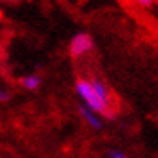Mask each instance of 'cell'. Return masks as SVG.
<instances>
[{
    "label": "cell",
    "instance_id": "cell-8",
    "mask_svg": "<svg viewBox=\"0 0 158 158\" xmlns=\"http://www.w3.org/2000/svg\"><path fill=\"white\" fill-rule=\"evenodd\" d=\"M140 6H145V8H147V6H150V5H152V2H150V0H139V2H137Z\"/></svg>",
    "mask_w": 158,
    "mask_h": 158
},
{
    "label": "cell",
    "instance_id": "cell-4",
    "mask_svg": "<svg viewBox=\"0 0 158 158\" xmlns=\"http://www.w3.org/2000/svg\"><path fill=\"white\" fill-rule=\"evenodd\" d=\"M77 110H79V113H81V116H82L85 121H87V123H89L92 127H94V129H102V127H103L102 121L97 118V114H95V113H92L89 108H85L84 105L77 106Z\"/></svg>",
    "mask_w": 158,
    "mask_h": 158
},
{
    "label": "cell",
    "instance_id": "cell-5",
    "mask_svg": "<svg viewBox=\"0 0 158 158\" xmlns=\"http://www.w3.org/2000/svg\"><path fill=\"white\" fill-rule=\"evenodd\" d=\"M40 82H42V79H40V76H37V74H27V76H24L23 79H21V85H23V87H26L27 90L39 89Z\"/></svg>",
    "mask_w": 158,
    "mask_h": 158
},
{
    "label": "cell",
    "instance_id": "cell-7",
    "mask_svg": "<svg viewBox=\"0 0 158 158\" xmlns=\"http://www.w3.org/2000/svg\"><path fill=\"white\" fill-rule=\"evenodd\" d=\"M10 98H11L10 92H6V90H2V89H0V102H8Z\"/></svg>",
    "mask_w": 158,
    "mask_h": 158
},
{
    "label": "cell",
    "instance_id": "cell-2",
    "mask_svg": "<svg viewBox=\"0 0 158 158\" xmlns=\"http://www.w3.org/2000/svg\"><path fill=\"white\" fill-rule=\"evenodd\" d=\"M92 48H94V39L85 32L76 34L69 42V53H71V56H74V58L82 56L84 53L90 52Z\"/></svg>",
    "mask_w": 158,
    "mask_h": 158
},
{
    "label": "cell",
    "instance_id": "cell-6",
    "mask_svg": "<svg viewBox=\"0 0 158 158\" xmlns=\"http://www.w3.org/2000/svg\"><path fill=\"white\" fill-rule=\"evenodd\" d=\"M108 158H127L126 156V153H123V152H119V150H110L108 153Z\"/></svg>",
    "mask_w": 158,
    "mask_h": 158
},
{
    "label": "cell",
    "instance_id": "cell-1",
    "mask_svg": "<svg viewBox=\"0 0 158 158\" xmlns=\"http://www.w3.org/2000/svg\"><path fill=\"white\" fill-rule=\"evenodd\" d=\"M74 89L77 92V95L81 97V100L84 102L85 108H89L92 113H100L105 118H114V114L110 111V106L105 105L102 100L95 95V92L92 89L89 81H85V79H77Z\"/></svg>",
    "mask_w": 158,
    "mask_h": 158
},
{
    "label": "cell",
    "instance_id": "cell-3",
    "mask_svg": "<svg viewBox=\"0 0 158 158\" xmlns=\"http://www.w3.org/2000/svg\"><path fill=\"white\" fill-rule=\"evenodd\" d=\"M89 82H90V85H92V89H94L95 95L102 100L105 105L110 106V103H111V95H110V90H108V87L105 85V82L102 81V79H98V77H94V79H92V81H89Z\"/></svg>",
    "mask_w": 158,
    "mask_h": 158
}]
</instances>
